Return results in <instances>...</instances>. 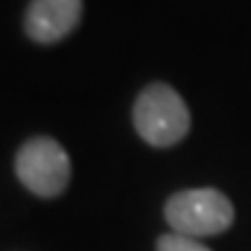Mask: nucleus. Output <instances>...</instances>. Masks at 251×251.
<instances>
[{
	"label": "nucleus",
	"mask_w": 251,
	"mask_h": 251,
	"mask_svg": "<svg viewBox=\"0 0 251 251\" xmlns=\"http://www.w3.org/2000/svg\"><path fill=\"white\" fill-rule=\"evenodd\" d=\"M133 124L144 142L153 147H172L186 137L191 114L186 102L168 84H151L137 96Z\"/></svg>",
	"instance_id": "f257e3e1"
},
{
	"label": "nucleus",
	"mask_w": 251,
	"mask_h": 251,
	"mask_svg": "<svg viewBox=\"0 0 251 251\" xmlns=\"http://www.w3.org/2000/svg\"><path fill=\"white\" fill-rule=\"evenodd\" d=\"M165 219L175 233L186 237H212L230 228L235 209L216 188L179 191L165 202Z\"/></svg>",
	"instance_id": "f03ea898"
},
{
	"label": "nucleus",
	"mask_w": 251,
	"mask_h": 251,
	"mask_svg": "<svg viewBox=\"0 0 251 251\" xmlns=\"http://www.w3.org/2000/svg\"><path fill=\"white\" fill-rule=\"evenodd\" d=\"M14 170L30 193L56 198L70 181V158L56 140L33 137L19 149Z\"/></svg>",
	"instance_id": "7ed1b4c3"
},
{
	"label": "nucleus",
	"mask_w": 251,
	"mask_h": 251,
	"mask_svg": "<svg viewBox=\"0 0 251 251\" xmlns=\"http://www.w3.org/2000/svg\"><path fill=\"white\" fill-rule=\"evenodd\" d=\"M81 17V0H30L24 26L30 40L54 45L70 35Z\"/></svg>",
	"instance_id": "20e7f679"
},
{
	"label": "nucleus",
	"mask_w": 251,
	"mask_h": 251,
	"mask_svg": "<svg viewBox=\"0 0 251 251\" xmlns=\"http://www.w3.org/2000/svg\"><path fill=\"white\" fill-rule=\"evenodd\" d=\"M156 251H209L205 244H200L196 237H186L179 233H170L158 237Z\"/></svg>",
	"instance_id": "39448f33"
}]
</instances>
